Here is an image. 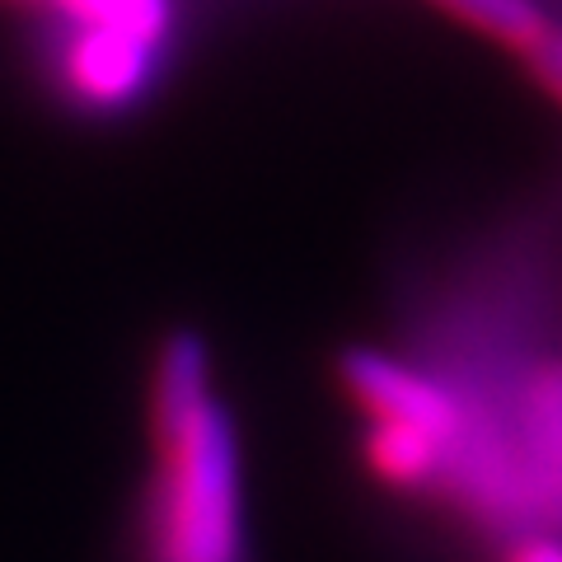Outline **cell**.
<instances>
[{
    "mask_svg": "<svg viewBox=\"0 0 562 562\" xmlns=\"http://www.w3.org/2000/svg\"><path fill=\"white\" fill-rule=\"evenodd\" d=\"M436 5L450 10L454 20H464L469 29L487 33L492 43L520 52V57L553 29L539 0H436Z\"/></svg>",
    "mask_w": 562,
    "mask_h": 562,
    "instance_id": "cell-6",
    "label": "cell"
},
{
    "mask_svg": "<svg viewBox=\"0 0 562 562\" xmlns=\"http://www.w3.org/2000/svg\"><path fill=\"white\" fill-rule=\"evenodd\" d=\"M366 464H371L384 483L417 492V487H436L450 479L454 446L436 441L427 431H413V427L371 422V431H366Z\"/></svg>",
    "mask_w": 562,
    "mask_h": 562,
    "instance_id": "cell-5",
    "label": "cell"
},
{
    "mask_svg": "<svg viewBox=\"0 0 562 562\" xmlns=\"http://www.w3.org/2000/svg\"><path fill=\"white\" fill-rule=\"evenodd\" d=\"M338 380L347 398L371 417L390 422V427L427 431L446 446H460L464 436V403L454 398L446 380L417 371L413 361L390 357L380 347H351L338 361Z\"/></svg>",
    "mask_w": 562,
    "mask_h": 562,
    "instance_id": "cell-2",
    "label": "cell"
},
{
    "mask_svg": "<svg viewBox=\"0 0 562 562\" xmlns=\"http://www.w3.org/2000/svg\"><path fill=\"white\" fill-rule=\"evenodd\" d=\"M150 431V562H249L239 436L211 394V351L198 333H173L155 357Z\"/></svg>",
    "mask_w": 562,
    "mask_h": 562,
    "instance_id": "cell-1",
    "label": "cell"
},
{
    "mask_svg": "<svg viewBox=\"0 0 562 562\" xmlns=\"http://www.w3.org/2000/svg\"><path fill=\"white\" fill-rule=\"evenodd\" d=\"M506 562H562V535H525L512 543Z\"/></svg>",
    "mask_w": 562,
    "mask_h": 562,
    "instance_id": "cell-9",
    "label": "cell"
},
{
    "mask_svg": "<svg viewBox=\"0 0 562 562\" xmlns=\"http://www.w3.org/2000/svg\"><path fill=\"white\" fill-rule=\"evenodd\" d=\"M525 61H530L535 70V80L549 90L558 103H562V29H549L543 38L525 52Z\"/></svg>",
    "mask_w": 562,
    "mask_h": 562,
    "instance_id": "cell-8",
    "label": "cell"
},
{
    "mask_svg": "<svg viewBox=\"0 0 562 562\" xmlns=\"http://www.w3.org/2000/svg\"><path fill=\"white\" fill-rule=\"evenodd\" d=\"M14 5H33V0H14Z\"/></svg>",
    "mask_w": 562,
    "mask_h": 562,
    "instance_id": "cell-10",
    "label": "cell"
},
{
    "mask_svg": "<svg viewBox=\"0 0 562 562\" xmlns=\"http://www.w3.org/2000/svg\"><path fill=\"white\" fill-rule=\"evenodd\" d=\"M520 469L530 497L562 525V357L539 361L520 384Z\"/></svg>",
    "mask_w": 562,
    "mask_h": 562,
    "instance_id": "cell-3",
    "label": "cell"
},
{
    "mask_svg": "<svg viewBox=\"0 0 562 562\" xmlns=\"http://www.w3.org/2000/svg\"><path fill=\"white\" fill-rule=\"evenodd\" d=\"M155 57H160L155 43L122 38V33H99V29H76L66 43V80L94 109H122V103H132L150 85Z\"/></svg>",
    "mask_w": 562,
    "mask_h": 562,
    "instance_id": "cell-4",
    "label": "cell"
},
{
    "mask_svg": "<svg viewBox=\"0 0 562 562\" xmlns=\"http://www.w3.org/2000/svg\"><path fill=\"white\" fill-rule=\"evenodd\" d=\"M52 5H61L76 29L122 33V38H140L155 47L169 38V24H173L169 0H52Z\"/></svg>",
    "mask_w": 562,
    "mask_h": 562,
    "instance_id": "cell-7",
    "label": "cell"
}]
</instances>
